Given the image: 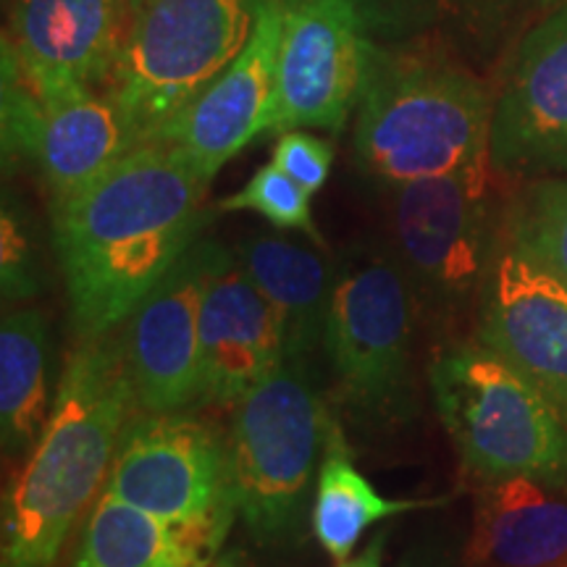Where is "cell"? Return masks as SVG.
Masks as SVG:
<instances>
[{"mask_svg": "<svg viewBox=\"0 0 567 567\" xmlns=\"http://www.w3.org/2000/svg\"><path fill=\"white\" fill-rule=\"evenodd\" d=\"M0 284H3L6 302L30 300L40 289L30 231L24 229L17 208L9 205V197H6L3 218H0Z\"/></svg>", "mask_w": 567, "mask_h": 567, "instance_id": "484cf974", "label": "cell"}, {"mask_svg": "<svg viewBox=\"0 0 567 567\" xmlns=\"http://www.w3.org/2000/svg\"><path fill=\"white\" fill-rule=\"evenodd\" d=\"M334 423L297 360H284L234 402L226 439L234 513L260 544L300 534Z\"/></svg>", "mask_w": 567, "mask_h": 567, "instance_id": "5b68a950", "label": "cell"}, {"mask_svg": "<svg viewBox=\"0 0 567 567\" xmlns=\"http://www.w3.org/2000/svg\"><path fill=\"white\" fill-rule=\"evenodd\" d=\"M260 0H142L124 24L105 92L140 145L245 51Z\"/></svg>", "mask_w": 567, "mask_h": 567, "instance_id": "8992f818", "label": "cell"}, {"mask_svg": "<svg viewBox=\"0 0 567 567\" xmlns=\"http://www.w3.org/2000/svg\"><path fill=\"white\" fill-rule=\"evenodd\" d=\"M542 3H544V6H547V9H551V6H557V3H559V0H542Z\"/></svg>", "mask_w": 567, "mask_h": 567, "instance_id": "4dcf8cb0", "label": "cell"}, {"mask_svg": "<svg viewBox=\"0 0 567 567\" xmlns=\"http://www.w3.org/2000/svg\"><path fill=\"white\" fill-rule=\"evenodd\" d=\"M502 239L567 284V176L528 179L509 205Z\"/></svg>", "mask_w": 567, "mask_h": 567, "instance_id": "603a6c76", "label": "cell"}, {"mask_svg": "<svg viewBox=\"0 0 567 567\" xmlns=\"http://www.w3.org/2000/svg\"><path fill=\"white\" fill-rule=\"evenodd\" d=\"M221 245L200 237L124 323V358L142 413H176L200 394V313Z\"/></svg>", "mask_w": 567, "mask_h": 567, "instance_id": "4fadbf2b", "label": "cell"}, {"mask_svg": "<svg viewBox=\"0 0 567 567\" xmlns=\"http://www.w3.org/2000/svg\"><path fill=\"white\" fill-rule=\"evenodd\" d=\"M494 92L423 45L365 38L352 158L379 187L457 174L488 158Z\"/></svg>", "mask_w": 567, "mask_h": 567, "instance_id": "3957f363", "label": "cell"}, {"mask_svg": "<svg viewBox=\"0 0 567 567\" xmlns=\"http://www.w3.org/2000/svg\"><path fill=\"white\" fill-rule=\"evenodd\" d=\"M446 21H476L481 13L494 9L496 0H444Z\"/></svg>", "mask_w": 567, "mask_h": 567, "instance_id": "83f0119b", "label": "cell"}, {"mask_svg": "<svg viewBox=\"0 0 567 567\" xmlns=\"http://www.w3.org/2000/svg\"><path fill=\"white\" fill-rule=\"evenodd\" d=\"M234 255L276 310L287 360L305 363L323 344L337 264L321 245L276 231L247 234Z\"/></svg>", "mask_w": 567, "mask_h": 567, "instance_id": "d6986e66", "label": "cell"}, {"mask_svg": "<svg viewBox=\"0 0 567 567\" xmlns=\"http://www.w3.org/2000/svg\"><path fill=\"white\" fill-rule=\"evenodd\" d=\"M210 182L163 142L51 203L53 247L80 339L111 334L203 237Z\"/></svg>", "mask_w": 567, "mask_h": 567, "instance_id": "6da1fadb", "label": "cell"}, {"mask_svg": "<svg viewBox=\"0 0 567 567\" xmlns=\"http://www.w3.org/2000/svg\"><path fill=\"white\" fill-rule=\"evenodd\" d=\"M6 3H9V6H11V3H13V0H6Z\"/></svg>", "mask_w": 567, "mask_h": 567, "instance_id": "1f68e13d", "label": "cell"}, {"mask_svg": "<svg viewBox=\"0 0 567 567\" xmlns=\"http://www.w3.org/2000/svg\"><path fill=\"white\" fill-rule=\"evenodd\" d=\"M423 505L425 502L415 499H386L375 492V486L354 465L342 431L334 423L318 467L313 505H310V528L329 557L342 563L352 557L360 538L375 523L413 513Z\"/></svg>", "mask_w": 567, "mask_h": 567, "instance_id": "7402d4cb", "label": "cell"}, {"mask_svg": "<svg viewBox=\"0 0 567 567\" xmlns=\"http://www.w3.org/2000/svg\"><path fill=\"white\" fill-rule=\"evenodd\" d=\"M281 13L274 0H260L258 21L245 51L216 82L155 134L182 155L203 179L213 182L234 155L266 134L276 90Z\"/></svg>", "mask_w": 567, "mask_h": 567, "instance_id": "2e32d148", "label": "cell"}, {"mask_svg": "<svg viewBox=\"0 0 567 567\" xmlns=\"http://www.w3.org/2000/svg\"><path fill=\"white\" fill-rule=\"evenodd\" d=\"M284 360L276 310L237 255L221 247L203 297L197 405H234Z\"/></svg>", "mask_w": 567, "mask_h": 567, "instance_id": "e0dca14e", "label": "cell"}, {"mask_svg": "<svg viewBox=\"0 0 567 567\" xmlns=\"http://www.w3.org/2000/svg\"><path fill=\"white\" fill-rule=\"evenodd\" d=\"M423 567H436V565H423Z\"/></svg>", "mask_w": 567, "mask_h": 567, "instance_id": "d6a6232c", "label": "cell"}, {"mask_svg": "<svg viewBox=\"0 0 567 567\" xmlns=\"http://www.w3.org/2000/svg\"><path fill=\"white\" fill-rule=\"evenodd\" d=\"M417 308L389 250L363 247L337 264L323 350L342 400L365 421L410 415Z\"/></svg>", "mask_w": 567, "mask_h": 567, "instance_id": "52a82bcc", "label": "cell"}, {"mask_svg": "<svg viewBox=\"0 0 567 567\" xmlns=\"http://www.w3.org/2000/svg\"><path fill=\"white\" fill-rule=\"evenodd\" d=\"M368 40L423 45L446 21L444 0H350Z\"/></svg>", "mask_w": 567, "mask_h": 567, "instance_id": "d4e9b609", "label": "cell"}, {"mask_svg": "<svg viewBox=\"0 0 567 567\" xmlns=\"http://www.w3.org/2000/svg\"><path fill=\"white\" fill-rule=\"evenodd\" d=\"M308 189H302L292 176L281 172L276 163H266L250 176V182L243 189L224 197L218 203L221 213H258L264 216L274 229L279 231H300L310 243L323 245L321 234H318L313 205H310Z\"/></svg>", "mask_w": 567, "mask_h": 567, "instance_id": "cb8c5ba5", "label": "cell"}, {"mask_svg": "<svg viewBox=\"0 0 567 567\" xmlns=\"http://www.w3.org/2000/svg\"><path fill=\"white\" fill-rule=\"evenodd\" d=\"M281 13L266 134H342L363 82L365 32L350 0H274Z\"/></svg>", "mask_w": 567, "mask_h": 567, "instance_id": "8fae6325", "label": "cell"}, {"mask_svg": "<svg viewBox=\"0 0 567 567\" xmlns=\"http://www.w3.org/2000/svg\"><path fill=\"white\" fill-rule=\"evenodd\" d=\"M492 174L486 161L457 174L381 187L389 252L429 313L450 318L481 295L502 239L492 210Z\"/></svg>", "mask_w": 567, "mask_h": 567, "instance_id": "ba28073f", "label": "cell"}, {"mask_svg": "<svg viewBox=\"0 0 567 567\" xmlns=\"http://www.w3.org/2000/svg\"><path fill=\"white\" fill-rule=\"evenodd\" d=\"M488 158L513 179L567 176V0L515 42L494 90Z\"/></svg>", "mask_w": 567, "mask_h": 567, "instance_id": "7c38bea8", "label": "cell"}, {"mask_svg": "<svg viewBox=\"0 0 567 567\" xmlns=\"http://www.w3.org/2000/svg\"><path fill=\"white\" fill-rule=\"evenodd\" d=\"M467 563L567 567V488L528 476L481 484Z\"/></svg>", "mask_w": 567, "mask_h": 567, "instance_id": "ac0fdd59", "label": "cell"}, {"mask_svg": "<svg viewBox=\"0 0 567 567\" xmlns=\"http://www.w3.org/2000/svg\"><path fill=\"white\" fill-rule=\"evenodd\" d=\"M436 413L481 484L528 476L567 488V417L505 358L452 344L429 368Z\"/></svg>", "mask_w": 567, "mask_h": 567, "instance_id": "277c9868", "label": "cell"}, {"mask_svg": "<svg viewBox=\"0 0 567 567\" xmlns=\"http://www.w3.org/2000/svg\"><path fill=\"white\" fill-rule=\"evenodd\" d=\"M51 329L38 308H13L0 323V442L30 455L51 417Z\"/></svg>", "mask_w": 567, "mask_h": 567, "instance_id": "44dd1931", "label": "cell"}, {"mask_svg": "<svg viewBox=\"0 0 567 567\" xmlns=\"http://www.w3.org/2000/svg\"><path fill=\"white\" fill-rule=\"evenodd\" d=\"M384 544H386V534H375L368 547L360 551L358 557H347L339 563V567H384Z\"/></svg>", "mask_w": 567, "mask_h": 567, "instance_id": "f1b7e54d", "label": "cell"}, {"mask_svg": "<svg viewBox=\"0 0 567 567\" xmlns=\"http://www.w3.org/2000/svg\"><path fill=\"white\" fill-rule=\"evenodd\" d=\"M3 48L40 101L103 90L126 24V0H13Z\"/></svg>", "mask_w": 567, "mask_h": 567, "instance_id": "9a60e30c", "label": "cell"}, {"mask_svg": "<svg viewBox=\"0 0 567 567\" xmlns=\"http://www.w3.org/2000/svg\"><path fill=\"white\" fill-rule=\"evenodd\" d=\"M134 389L122 337L82 339L51 417L3 494L0 567H53L76 520L109 481Z\"/></svg>", "mask_w": 567, "mask_h": 567, "instance_id": "7a4b0ae2", "label": "cell"}, {"mask_svg": "<svg viewBox=\"0 0 567 567\" xmlns=\"http://www.w3.org/2000/svg\"><path fill=\"white\" fill-rule=\"evenodd\" d=\"M103 492L161 520L218 538L237 515L229 444L210 423L182 410L130 415Z\"/></svg>", "mask_w": 567, "mask_h": 567, "instance_id": "9c48e42d", "label": "cell"}, {"mask_svg": "<svg viewBox=\"0 0 567 567\" xmlns=\"http://www.w3.org/2000/svg\"><path fill=\"white\" fill-rule=\"evenodd\" d=\"M476 339L567 417V284L499 239L478 295Z\"/></svg>", "mask_w": 567, "mask_h": 567, "instance_id": "5bb4252c", "label": "cell"}, {"mask_svg": "<svg viewBox=\"0 0 567 567\" xmlns=\"http://www.w3.org/2000/svg\"><path fill=\"white\" fill-rule=\"evenodd\" d=\"M224 538L166 523L109 492L84 523L71 567H210Z\"/></svg>", "mask_w": 567, "mask_h": 567, "instance_id": "ffe728a7", "label": "cell"}, {"mask_svg": "<svg viewBox=\"0 0 567 567\" xmlns=\"http://www.w3.org/2000/svg\"><path fill=\"white\" fill-rule=\"evenodd\" d=\"M140 147L105 90L40 101L3 48V158L27 163L51 203L71 197Z\"/></svg>", "mask_w": 567, "mask_h": 567, "instance_id": "30bf717a", "label": "cell"}, {"mask_svg": "<svg viewBox=\"0 0 567 567\" xmlns=\"http://www.w3.org/2000/svg\"><path fill=\"white\" fill-rule=\"evenodd\" d=\"M271 163H276L287 176H292L302 189L316 195L331 176L334 145L305 130H289L276 137Z\"/></svg>", "mask_w": 567, "mask_h": 567, "instance_id": "4316f807", "label": "cell"}, {"mask_svg": "<svg viewBox=\"0 0 567 567\" xmlns=\"http://www.w3.org/2000/svg\"><path fill=\"white\" fill-rule=\"evenodd\" d=\"M140 3H142V0H126V19H130V13L137 9Z\"/></svg>", "mask_w": 567, "mask_h": 567, "instance_id": "f546056e", "label": "cell"}]
</instances>
